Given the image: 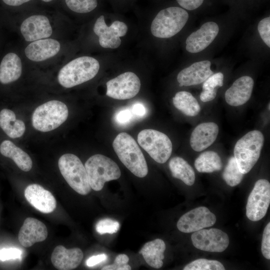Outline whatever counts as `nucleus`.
<instances>
[{
	"label": "nucleus",
	"mask_w": 270,
	"mask_h": 270,
	"mask_svg": "<svg viewBox=\"0 0 270 270\" xmlns=\"http://www.w3.org/2000/svg\"><path fill=\"white\" fill-rule=\"evenodd\" d=\"M22 252L16 248H8L0 250V260H6L22 258Z\"/></svg>",
	"instance_id": "4c0bfd02"
},
{
	"label": "nucleus",
	"mask_w": 270,
	"mask_h": 270,
	"mask_svg": "<svg viewBox=\"0 0 270 270\" xmlns=\"http://www.w3.org/2000/svg\"><path fill=\"white\" fill-rule=\"evenodd\" d=\"M216 216L207 208H195L182 216L177 222L178 230L184 233H190L213 226Z\"/></svg>",
	"instance_id": "ddd939ff"
},
{
	"label": "nucleus",
	"mask_w": 270,
	"mask_h": 270,
	"mask_svg": "<svg viewBox=\"0 0 270 270\" xmlns=\"http://www.w3.org/2000/svg\"><path fill=\"white\" fill-rule=\"evenodd\" d=\"M99 69L97 60L91 56H80L64 66L59 71L58 80L62 86L70 88L93 78Z\"/></svg>",
	"instance_id": "f03ea898"
},
{
	"label": "nucleus",
	"mask_w": 270,
	"mask_h": 270,
	"mask_svg": "<svg viewBox=\"0 0 270 270\" xmlns=\"http://www.w3.org/2000/svg\"><path fill=\"white\" fill-rule=\"evenodd\" d=\"M166 244L161 239L157 238L144 244L140 251L146 262L150 266L159 268L163 265Z\"/></svg>",
	"instance_id": "393cba45"
},
{
	"label": "nucleus",
	"mask_w": 270,
	"mask_h": 270,
	"mask_svg": "<svg viewBox=\"0 0 270 270\" xmlns=\"http://www.w3.org/2000/svg\"><path fill=\"white\" fill-rule=\"evenodd\" d=\"M129 258L126 254L118 255L113 264L103 267L102 270H130L131 267L128 264Z\"/></svg>",
	"instance_id": "f704fd0d"
},
{
	"label": "nucleus",
	"mask_w": 270,
	"mask_h": 270,
	"mask_svg": "<svg viewBox=\"0 0 270 270\" xmlns=\"http://www.w3.org/2000/svg\"><path fill=\"white\" fill-rule=\"evenodd\" d=\"M132 114L136 116L142 117L146 114L144 106L140 103L134 104L132 108Z\"/></svg>",
	"instance_id": "79ce46f5"
},
{
	"label": "nucleus",
	"mask_w": 270,
	"mask_h": 270,
	"mask_svg": "<svg viewBox=\"0 0 270 270\" xmlns=\"http://www.w3.org/2000/svg\"><path fill=\"white\" fill-rule=\"evenodd\" d=\"M218 132V126L214 122H203L198 124L190 136L191 148L196 152L204 150L214 142Z\"/></svg>",
	"instance_id": "412c9836"
},
{
	"label": "nucleus",
	"mask_w": 270,
	"mask_h": 270,
	"mask_svg": "<svg viewBox=\"0 0 270 270\" xmlns=\"http://www.w3.org/2000/svg\"><path fill=\"white\" fill-rule=\"evenodd\" d=\"M22 73L20 58L15 53L7 54L0 64V82L9 84L18 80Z\"/></svg>",
	"instance_id": "5701e85b"
},
{
	"label": "nucleus",
	"mask_w": 270,
	"mask_h": 270,
	"mask_svg": "<svg viewBox=\"0 0 270 270\" xmlns=\"http://www.w3.org/2000/svg\"><path fill=\"white\" fill-rule=\"evenodd\" d=\"M244 174L239 170L234 156H231L224 170L222 178L228 185L234 186L242 180Z\"/></svg>",
	"instance_id": "7c9ffc66"
},
{
	"label": "nucleus",
	"mask_w": 270,
	"mask_h": 270,
	"mask_svg": "<svg viewBox=\"0 0 270 270\" xmlns=\"http://www.w3.org/2000/svg\"><path fill=\"white\" fill-rule=\"evenodd\" d=\"M0 128L12 138L22 136L26 130L24 122L17 120L14 112L8 108H4L0 112Z\"/></svg>",
	"instance_id": "a878e982"
},
{
	"label": "nucleus",
	"mask_w": 270,
	"mask_h": 270,
	"mask_svg": "<svg viewBox=\"0 0 270 270\" xmlns=\"http://www.w3.org/2000/svg\"><path fill=\"white\" fill-rule=\"evenodd\" d=\"M132 112L129 109L120 110L116 115V122L120 124H126L130 122L132 118Z\"/></svg>",
	"instance_id": "58836bf2"
},
{
	"label": "nucleus",
	"mask_w": 270,
	"mask_h": 270,
	"mask_svg": "<svg viewBox=\"0 0 270 270\" xmlns=\"http://www.w3.org/2000/svg\"><path fill=\"white\" fill-rule=\"evenodd\" d=\"M112 147L122 162L134 175L145 177L148 168L144 156L134 138L126 132H120L116 137Z\"/></svg>",
	"instance_id": "f257e3e1"
},
{
	"label": "nucleus",
	"mask_w": 270,
	"mask_h": 270,
	"mask_svg": "<svg viewBox=\"0 0 270 270\" xmlns=\"http://www.w3.org/2000/svg\"><path fill=\"white\" fill-rule=\"evenodd\" d=\"M24 194L27 201L42 212L50 213L56 208V202L52 194L38 184L28 186Z\"/></svg>",
	"instance_id": "dca6fc26"
},
{
	"label": "nucleus",
	"mask_w": 270,
	"mask_h": 270,
	"mask_svg": "<svg viewBox=\"0 0 270 270\" xmlns=\"http://www.w3.org/2000/svg\"><path fill=\"white\" fill-rule=\"evenodd\" d=\"M254 84V80L248 76L236 80L224 94L226 103L232 106L246 104L251 96Z\"/></svg>",
	"instance_id": "a211bd4d"
},
{
	"label": "nucleus",
	"mask_w": 270,
	"mask_h": 270,
	"mask_svg": "<svg viewBox=\"0 0 270 270\" xmlns=\"http://www.w3.org/2000/svg\"><path fill=\"white\" fill-rule=\"evenodd\" d=\"M90 185L95 191H100L105 182L119 178L121 175L118 164L110 158L102 154L91 156L84 164Z\"/></svg>",
	"instance_id": "20e7f679"
},
{
	"label": "nucleus",
	"mask_w": 270,
	"mask_h": 270,
	"mask_svg": "<svg viewBox=\"0 0 270 270\" xmlns=\"http://www.w3.org/2000/svg\"><path fill=\"white\" fill-rule=\"evenodd\" d=\"M218 32L219 27L215 22L204 24L187 38L186 50L190 53H198L204 50L214 40Z\"/></svg>",
	"instance_id": "2eb2a0df"
},
{
	"label": "nucleus",
	"mask_w": 270,
	"mask_h": 270,
	"mask_svg": "<svg viewBox=\"0 0 270 270\" xmlns=\"http://www.w3.org/2000/svg\"><path fill=\"white\" fill-rule=\"evenodd\" d=\"M68 110L66 104L58 100H52L34 110L32 118L33 127L42 132L55 130L67 119Z\"/></svg>",
	"instance_id": "423d86ee"
},
{
	"label": "nucleus",
	"mask_w": 270,
	"mask_h": 270,
	"mask_svg": "<svg viewBox=\"0 0 270 270\" xmlns=\"http://www.w3.org/2000/svg\"><path fill=\"white\" fill-rule=\"evenodd\" d=\"M20 30L27 42L48 38L52 33L48 18L40 14L32 15L25 19L21 24Z\"/></svg>",
	"instance_id": "4468645a"
},
{
	"label": "nucleus",
	"mask_w": 270,
	"mask_h": 270,
	"mask_svg": "<svg viewBox=\"0 0 270 270\" xmlns=\"http://www.w3.org/2000/svg\"><path fill=\"white\" fill-rule=\"evenodd\" d=\"M210 66L211 62L204 60L194 62L184 68L177 76L180 86H190L204 82L214 74Z\"/></svg>",
	"instance_id": "f3484780"
},
{
	"label": "nucleus",
	"mask_w": 270,
	"mask_h": 270,
	"mask_svg": "<svg viewBox=\"0 0 270 270\" xmlns=\"http://www.w3.org/2000/svg\"><path fill=\"white\" fill-rule=\"evenodd\" d=\"M138 142L156 162L165 163L170 158L172 145L164 133L152 129H145L138 136Z\"/></svg>",
	"instance_id": "6e6552de"
},
{
	"label": "nucleus",
	"mask_w": 270,
	"mask_h": 270,
	"mask_svg": "<svg viewBox=\"0 0 270 270\" xmlns=\"http://www.w3.org/2000/svg\"><path fill=\"white\" fill-rule=\"evenodd\" d=\"M270 203V184L265 179L258 180L249 195L246 206L248 218L258 221L266 215Z\"/></svg>",
	"instance_id": "1a4fd4ad"
},
{
	"label": "nucleus",
	"mask_w": 270,
	"mask_h": 270,
	"mask_svg": "<svg viewBox=\"0 0 270 270\" xmlns=\"http://www.w3.org/2000/svg\"><path fill=\"white\" fill-rule=\"evenodd\" d=\"M0 152L3 156L13 160L21 170L28 172L31 170L32 162L30 157L10 140H4L1 142Z\"/></svg>",
	"instance_id": "b1692460"
},
{
	"label": "nucleus",
	"mask_w": 270,
	"mask_h": 270,
	"mask_svg": "<svg viewBox=\"0 0 270 270\" xmlns=\"http://www.w3.org/2000/svg\"><path fill=\"white\" fill-rule=\"evenodd\" d=\"M184 270H224L223 264L216 260L200 258L186 264Z\"/></svg>",
	"instance_id": "2f4dec72"
},
{
	"label": "nucleus",
	"mask_w": 270,
	"mask_h": 270,
	"mask_svg": "<svg viewBox=\"0 0 270 270\" xmlns=\"http://www.w3.org/2000/svg\"><path fill=\"white\" fill-rule=\"evenodd\" d=\"M262 252L264 256L270 259V223L266 226L262 235Z\"/></svg>",
	"instance_id": "e433bc0d"
},
{
	"label": "nucleus",
	"mask_w": 270,
	"mask_h": 270,
	"mask_svg": "<svg viewBox=\"0 0 270 270\" xmlns=\"http://www.w3.org/2000/svg\"><path fill=\"white\" fill-rule=\"evenodd\" d=\"M224 79V74L220 72L212 74L207 78L202 85V90L200 96V100L208 102L214 100L216 96V88L223 86Z\"/></svg>",
	"instance_id": "c756f323"
},
{
	"label": "nucleus",
	"mask_w": 270,
	"mask_h": 270,
	"mask_svg": "<svg viewBox=\"0 0 270 270\" xmlns=\"http://www.w3.org/2000/svg\"><path fill=\"white\" fill-rule=\"evenodd\" d=\"M44 2H51L52 0H42Z\"/></svg>",
	"instance_id": "c03bdc74"
},
{
	"label": "nucleus",
	"mask_w": 270,
	"mask_h": 270,
	"mask_svg": "<svg viewBox=\"0 0 270 270\" xmlns=\"http://www.w3.org/2000/svg\"><path fill=\"white\" fill-rule=\"evenodd\" d=\"M60 49L59 42L53 38H43L34 41L25 48L26 56L30 60L40 62L51 58Z\"/></svg>",
	"instance_id": "aec40b11"
},
{
	"label": "nucleus",
	"mask_w": 270,
	"mask_h": 270,
	"mask_svg": "<svg viewBox=\"0 0 270 270\" xmlns=\"http://www.w3.org/2000/svg\"><path fill=\"white\" fill-rule=\"evenodd\" d=\"M108 256L105 254H101L90 257L86 261V265L91 267L106 260Z\"/></svg>",
	"instance_id": "a19ab883"
},
{
	"label": "nucleus",
	"mask_w": 270,
	"mask_h": 270,
	"mask_svg": "<svg viewBox=\"0 0 270 270\" xmlns=\"http://www.w3.org/2000/svg\"><path fill=\"white\" fill-rule=\"evenodd\" d=\"M47 236V228L43 222L33 218H28L19 231L18 240L23 246L28 248L44 240Z\"/></svg>",
	"instance_id": "6ab92c4d"
},
{
	"label": "nucleus",
	"mask_w": 270,
	"mask_h": 270,
	"mask_svg": "<svg viewBox=\"0 0 270 270\" xmlns=\"http://www.w3.org/2000/svg\"><path fill=\"white\" fill-rule=\"evenodd\" d=\"M176 1L184 8L192 10L200 7L203 3L204 0H176Z\"/></svg>",
	"instance_id": "ea45409f"
},
{
	"label": "nucleus",
	"mask_w": 270,
	"mask_h": 270,
	"mask_svg": "<svg viewBox=\"0 0 270 270\" xmlns=\"http://www.w3.org/2000/svg\"><path fill=\"white\" fill-rule=\"evenodd\" d=\"M107 96L114 99L124 100L135 96L140 88L138 76L131 72L122 73L106 83Z\"/></svg>",
	"instance_id": "9d476101"
},
{
	"label": "nucleus",
	"mask_w": 270,
	"mask_h": 270,
	"mask_svg": "<svg viewBox=\"0 0 270 270\" xmlns=\"http://www.w3.org/2000/svg\"><path fill=\"white\" fill-rule=\"evenodd\" d=\"M119 228L120 223L110 218L101 220L96 225V230L100 234L116 233Z\"/></svg>",
	"instance_id": "72a5a7b5"
},
{
	"label": "nucleus",
	"mask_w": 270,
	"mask_h": 270,
	"mask_svg": "<svg viewBox=\"0 0 270 270\" xmlns=\"http://www.w3.org/2000/svg\"><path fill=\"white\" fill-rule=\"evenodd\" d=\"M168 166L172 176L182 180L188 186H192L195 181V173L192 167L182 158H172L169 162Z\"/></svg>",
	"instance_id": "bb28decb"
},
{
	"label": "nucleus",
	"mask_w": 270,
	"mask_h": 270,
	"mask_svg": "<svg viewBox=\"0 0 270 270\" xmlns=\"http://www.w3.org/2000/svg\"><path fill=\"white\" fill-rule=\"evenodd\" d=\"M128 29L126 24L119 20H116L110 26H108L104 16L102 15L96 20L93 30L98 36L99 44L102 47L114 49L121 44L120 37L126 34Z\"/></svg>",
	"instance_id": "9b49d317"
},
{
	"label": "nucleus",
	"mask_w": 270,
	"mask_h": 270,
	"mask_svg": "<svg viewBox=\"0 0 270 270\" xmlns=\"http://www.w3.org/2000/svg\"><path fill=\"white\" fill-rule=\"evenodd\" d=\"M193 245L202 250L222 252L228 246V234L218 228L202 229L194 232L191 236Z\"/></svg>",
	"instance_id": "f8f14e48"
},
{
	"label": "nucleus",
	"mask_w": 270,
	"mask_h": 270,
	"mask_svg": "<svg viewBox=\"0 0 270 270\" xmlns=\"http://www.w3.org/2000/svg\"><path fill=\"white\" fill-rule=\"evenodd\" d=\"M264 140L262 132L254 130L248 132L236 142L234 157L242 174L248 172L258 160Z\"/></svg>",
	"instance_id": "7ed1b4c3"
},
{
	"label": "nucleus",
	"mask_w": 270,
	"mask_h": 270,
	"mask_svg": "<svg viewBox=\"0 0 270 270\" xmlns=\"http://www.w3.org/2000/svg\"><path fill=\"white\" fill-rule=\"evenodd\" d=\"M188 19V12L184 8L170 6L160 10L150 26L152 34L158 38H170L178 33Z\"/></svg>",
	"instance_id": "39448f33"
},
{
	"label": "nucleus",
	"mask_w": 270,
	"mask_h": 270,
	"mask_svg": "<svg viewBox=\"0 0 270 270\" xmlns=\"http://www.w3.org/2000/svg\"><path fill=\"white\" fill-rule=\"evenodd\" d=\"M194 166L198 172L210 173L220 170L222 164L219 155L210 150L203 152L196 159Z\"/></svg>",
	"instance_id": "c85d7f7f"
},
{
	"label": "nucleus",
	"mask_w": 270,
	"mask_h": 270,
	"mask_svg": "<svg viewBox=\"0 0 270 270\" xmlns=\"http://www.w3.org/2000/svg\"><path fill=\"white\" fill-rule=\"evenodd\" d=\"M83 257V252L80 248L67 249L59 245L54 248L52 254L51 262L58 270H70L79 266Z\"/></svg>",
	"instance_id": "4be33fe9"
},
{
	"label": "nucleus",
	"mask_w": 270,
	"mask_h": 270,
	"mask_svg": "<svg viewBox=\"0 0 270 270\" xmlns=\"http://www.w3.org/2000/svg\"><path fill=\"white\" fill-rule=\"evenodd\" d=\"M30 0H2V1L7 5L10 6H18Z\"/></svg>",
	"instance_id": "37998d69"
},
{
	"label": "nucleus",
	"mask_w": 270,
	"mask_h": 270,
	"mask_svg": "<svg viewBox=\"0 0 270 270\" xmlns=\"http://www.w3.org/2000/svg\"><path fill=\"white\" fill-rule=\"evenodd\" d=\"M65 2L70 10L80 14L89 12L98 6L97 0H65Z\"/></svg>",
	"instance_id": "473e14b6"
},
{
	"label": "nucleus",
	"mask_w": 270,
	"mask_h": 270,
	"mask_svg": "<svg viewBox=\"0 0 270 270\" xmlns=\"http://www.w3.org/2000/svg\"><path fill=\"white\" fill-rule=\"evenodd\" d=\"M59 170L69 186L82 195H86L91 190L84 166L76 155L66 154L58 161Z\"/></svg>",
	"instance_id": "0eeeda50"
},
{
	"label": "nucleus",
	"mask_w": 270,
	"mask_h": 270,
	"mask_svg": "<svg viewBox=\"0 0 270 270\" xmlns=\"http://www.w3.org/2000/svg\"><path fill=\"white\" fill-rule=\"evenodd\" d=\"M270 104L269 103V104H268V110H270Z\"/></svg>",
	"instance_id": "a18cd8bd"
},
{
	"label": "nucleus",
	"mask_w": 270,
	"mask_h": 270,
	"mask_svg": "<svg viewBox=\"0 0 270 270\" xmlns=\"http://www.w3.org/2000/svg\"><path fill=\"white\" fill-rule=\"evenodd\" d=\"M172 102L175 108L186 116H196L200 111L198 100L188 92H176L172 98Z\"/></svg>",
	"instance_id": "cd10ccee"
},
{
	"label": "nucleus",
	"mask_w": 270,
	"mask_h": 270,
	"mask_svg": "<svg viewBox=\"0 0 270 270\" xmlns=\"http://www.w3.org/2000/svg\"><path fill=\"white\" fill-rule=\"evenodd\" d=\"M258 30L265 44L270 47V18L262 19L258 24Z\"/></svg>",
	"instance_id": "c9c22d12"
}]
</instances>
